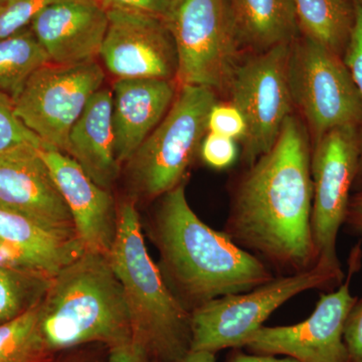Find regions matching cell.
<instances>
[{
  "label": "cell",
  "mask_w": 362,
  "mask_h": 362,
  "mask_svg": "<svg viewBox=\"0 0 362 362\" xmlns=\"http://www.w3.org/2000/svg\"><path fill=\"white\" fill-rule=\"evenodd\" d=\"M311 144L303 122L286 119L277 141L240 176L223 232L280 275L313 268Z\"/></svg>",
  "instance_id": "cell-1"
},
{
  "label": "cell",
  "mask_w": 362,
  "mask_h": 362,
  "mask_svg": "<svg viewBox=\"0 0 362 362\" xmlns=\"http://www.w3.org/2000/svg\"><path fill=\"white\" fill-rule=\"evenodd\" d=\"M150 233L160 256L162 277L190 313L276 277L263 261L197 216L188 204L185 182L162 195Z\"/></svg>",
  "instance_id": "cell-2"
},
{
  "label": "cell",
  "mask_w": 362,
  "mask_h": 362,
  "mask_svg": "<svg viewBox=\"0 0 362 362\" xmlns=\"http://www.w3.org/2000/svg\"><path fill=\"white\" fill-rule=\"evenodd\" d=\"M39 324L52 356L95 343L110 349L132 341L125 294L109 256L84 251L64 267L40 301Z\"/></svg>",
  "instance_id": "cell-3"
},
{
  "label": "cell",
  "mask_w": 362,
  "mask_h": 362,
  "mask_svg": "<svg viewBox=\"0 0 362 362\" xmlns=\"http://www.w3.org/2000/svg\"><path fill=\"white\" fill-rule=\"evenodd\" d=\"M109 259L122 284L133 340L157 362H176L192 346V313L176 299L150 257L133 201L118 207Z\"/></svg>",
  "instance_id": "cell-4"
},
{
  "label": "cell",
  "mask_w": 362,
  "mask_h": 362,
  "mask_svg": "<svg viewBox=\"0 0 362 362\" xmlns=\"http://www.w3.org/2000/svg\"><path fill=\"white\" fill-rule=\"evenodd\" d=\"M218 101L213 90L183 86L158 126L126 163L135 194L159 199L185 182L207 133L209 111Z\"/></svg>",
  "instance_id": "cell-5"
},
{
  "label": "cell",
  "mask_w": 362,
  "mask_h": 362,
  "mask_svg": "<svg viewBox=\"0 0 362 362\" xmlns=\"http://www.w3.org/2000/svg\"><path fill=\"white\" fill-rule=\"evenodd\" d=\"M344 280L342 269L316 263L313 268L276 276L250 291L218 298L192 312V346L216 354L240 349L264 322L292 298L314 289H333Z\"/></svg>",
  "instance_id": "cell-6"
},
{
  "label": "cell",
  "mask_w": 362,
  "mask_h": 362,
  "mask_svg": "<svg viewBox=\"0 0 362 362\" xmlns=\"http://www.w3.org/2000/svg\"><path fill=\"white\" fill-rule=\"evenodd\" d=\"M288 81L310 144L335 128L361 130V96L342 57L299 35L290 44Z\"/></svg>",
  "instance_id": "cell-7"
},
{
  "label": "cell",
  "mask_w": 362,
  "mask_h": 362,
  "mask_svg": "<svg viewBox=\"0 0 362 362\" xmlns=\"http://www.w3.org/2000/svg\"><path fill=\"white\" fill-rule=\"evenodd\" d=\"M166 23L177 51L178 87L226 97L243 52L225 0H177Z\"/></svg>",
  "instance_id": "cell-8"
},
{
  "label": "cell",
  "mask_w": 362,
  "mask_h": 362,
  "mask_svg": "<svg viewBox=\"0 0 362 362\" xmlns=\"http://www.w3.org/2000/svg\"><path fill=\"white\" fill-rule=\"evenodd\" d=\"M290 44L243 58L228 87L226 101L235 105L246 121V135L240 143L247 166L270 151L294 111L288 81Z\"/></svg>",
  "instance_id": "cell-9"
},
{
  "label": "cell",
  "mask_w": 362,
  "mask_h": 362,
  "mask_svg": "<svg viewBox=\"0 0 362 362\" xmlns=\"http://www.w3.org/2000/svg\"><path fill=\"white\" fill-rule=\"evenodd\" d=\"M361 130L340 127L311 144V230L317 263L342 269L337 238L344 226L352 188L358 171Z\"/></svg>",
  "instance_id": "cell-10"
},
{
  "label": "cell",
  "mask_w": 362,
  "mask_h": 362,
  "mask_svg": "<svg viewBox=\"0 0 362 362\" xmlns=\"http://www.w3.org/2000/svg\"><path fill=\"white\" fill-rule=\"evenodd\" d=\"M104 80V70L95 59L76 65L47 64L14 100L16 114L45 146L66 153L74 124Z\"/></svg>",
  "instance_id": "cell-11"
},
{
  "label": "cell",
  "mask_w": 362,
  "mask_h": 362,
  "mask_svg": "<svg viewBox=\"0 0 362 362\" xmlns=\"http://www.w3.org/2000/svg\"><path fill=\"white\" fill-rule=\"evenodd\" d=\"M358 252L354 251L346 280L335 291L321 295L306 320L276 327L263 325L247 339L245 347L256 354L285 356L299 362H350L344 327L357 301L350 292V282L361 266Z\"/></svg>",
  "instance_id": "cell-12"
},
{
  "label": "cell",
  "mask_w": 362,
  "mask_h": 362,
  "mask_svg": "<svg viewBox=\"0 0 362 362\" xmlns=\"http://www.w3.org/2000/svg\"><path fill=\"white\" fill-rule=\"evenodd\" d=\"M108 16L100 57L112 75L175 81L177 51L165 21L116 9L108 11Z\"/></svg>",
  "instance_id": "cell-13"
},
{
  "label": "cell",
  "mask_w": 362,
  "mask_h": 362,
  "mask_svg": "<svg viewBox=\"0 0 362 362\" xmlns=\"http://www.w3.org/2000/svg\"><path fill=\"white\" fill-rule=\"evenodd\" d=\"M40 150L23 147L0 156V209L30 218L59 237L80 240Z\"/></svg>",
  "instance_id": "cell-14"
},
{
  "label": "cell",
  "mask_w": 362,
  "mask_h": 362,
  "mask_svg": "<svg viewBox=\"0 0 362 362\" xmlns=\"http://www.w3.org/2000/svg\"><path fill=\"white\" fill-rule=\"evenodd\" d=\"M40 153L70 209L85 251L109 256L118 228V207L110 190L96 185L68 154L49 146Z\"/></svg>",
  "instance_id": "cell-15"
},
{
  "label": "cell",
  "mask_w": 362,
  "mask_h": 362,
  "mask_svg": "<svg viewBox=\"0 0 362 362\" xmlns=\"http://www.w3.org/2000/svg\"><path fill=\"white\" fill-rule=\"evenodd\" d=\"M108 25V11L96 0H64L30 26L52 63L76 65L100 56Z\"/></svg>",
  "instance_id": "cell-16"
},
{
  "label": "cell",
  "mask_w": 362,
  "mask_h": 362,
  "mask_svg": "<svg viewBox=\"0 0 362 362\" xmlns=\"http://www.w3.org/2000/svg\"><path fill=\"white\" fill-rule=\"evenodd\" d=\"M175 81L160 78H117L113 84L115 153L127 163L166 115L177 94Z\"/></svg>",
  "instance_id": "cell-17"
},
{
  "label": "cell",
  "mask_w": 362,
  "mask_h": 362,
  "mask_svg": "<svg viewBox=\"0 0 362 362\" xmlns=\"http://www.w3.org/2000/svg\"><path fill=\"white\" fill-rule=\"evenodd\" d=\"M113 94L102 87L97 90L74 124L69 134L66 153L77 162L90 180L111 190L121 170L115 153Z\"/></svg>",
  "instance_id": "cell-18"
},
{
  "label": "cell",
  "mask_w": 362,
  "mask_h": 362,
  "mask_svg": "<svg viewBox=\"0 0 362 362\" xmlns=\"http://www.w3.org/2000/svg\"><path fill=\"white\" fill-rule=\"evenodd\" d=\"M243 54H259L299 35L292 0H225Z\"/></svg>",
  "instance_id": "cell-19"
},
{
  "label": "cell",
  "mask_w": 362,
  "mask_h": 362,
  "mask_svg": "<svg viewBox=\"0 0 362 362\" xmlns=\"http://www.w3.org/2000/svg\"><path fill=\"white\" fill-rule=\"evenodd\" d=\"M0 240L18 252L32 273L51 279L85 251L80 240L59 237L30 218L2 209Z\"/></svg>",
  "instance_id": "cell-20"
},
{
  "label": "cell",
  "mask_w": 362,
  "mask_h": 362,
  "mask_svg": "<svg viewBox=\"0 0 362 362\" xmlns=\"http://www.w3.org/2000/svg\"><path fill=\"white\" fill-rule=\"evenodd\" d=\"M299 35L344 58L354 25L352 0H292Z\"/></svg>",
  "instance_id": "cell-21"
},
{
  "label": "cell",
  "mask_w": 362,
  "mask_h": 362,
  "mask_svg": "<svg viewBox=\"0 0 362 362\" xmlns=\"http://www.w3.org/2000/svg\"><path fill=\"white\" fill-rule=\"evenodd\" d=\"M52 63L30 26L0 40V92L16 99L28 78Z\"/></svg>",
  "instance_id": "cell-22"
},
{
  "label": "cell",
  "mask_w": 362,
  "mask_h": 362,
  "mask_svg": "<svg viewBox=\"0 0 362 362\" xmlns=\"http://www.w3.org/2000/svg\"><path fill=\"white\" fill-rule=\"evenodd\" d=\"M40 301L13 320L0 324V362H49L56 356L40 334Z\"/></svg>",
  "instance_id": "cell-23"
},
{
  "label": "cell",
  "mask_w": 362,
  "mask_h": 362,
  "mask_svg": "<svg viewBox=\"0 0 362 362\" xmlns=\"http://www.w3.org/2000/svg\"><path fill=\"white\" fill-rule=\"evenodd\" d=\"M52 279L0 266V324L13 320L39 303Z\"/></svg>",
  "instance_id": "cell-24"
},
{
  "label": "cell",
  "mask_w": 362,
  "mask_h": 362,
  "mask_svg": "<svg viewBox=\"0 0 362 362\" xmlns=\"http://www.w3.org/2000/svg\"><path fill=\"white\" fill-rule=\"evenodd\" d=\"M23 147L42 149L45 144L16 115L13 100L0 92V156Z\"/></svg>",
  "instance_id": "cell-25"
},
{
  "label": "cell",
  "mask_w": 362,
  "mask_h": 362,
  "mask_svg": "<svg viewBox=\"0 0 362 362\" xmlns=\"http://www.w3.org/2000/svg\"><path fill=\"white\" fill-rule=\"evenodd\" d=\"M64 0H6L0 6V40L30 25L35 16Z\"/></svg>",
  "instance_id": "cell-26"
},
{
  "label": "cell",
  "mask_w": 362,
  "mask_h": 362,
  "mask_svg": "<svg viewBox=\"0 0 362 362\" xmlns=\"http://www.w3.org/2000/svg\"><path fill=\"white\" fill-rule=\"evenodd\" d=\"M354 6V25L352 28L349 47L344 54V62L349 66L350 74L354 78L362 103V0H352ZM362 190V126H361V152L359 159L358 171L354 181L352 194Z\"/></svg>",
  "instance_id": "cell-27"
},
{
  "label": "cell",
  "mask_w": 362,
  "mask_h": 362,
  "mask_svg": "<svg viewBox=\"0 0 362 362\" xmlns=\"http://www.w3.org/2000/svg\"><path fill=\"white\" fill-rule=\"evenodd\" d=\"M246 121L239 109L230 102L218 100L211 109L207 118V132L233 138L242 142L246 135Z\"/></svg>",
  "instance_id": "cell-28"
},
{
  "label": "cell",
  "mask_w": 362,
  "mask_h": 362,
  "mask_svg": "<svg viewBox=\"0 0 362 362\" xmlns=\"http://www.w3.org/2000/svg\"><path fill=\"white\" fill-rule=\"evenodd\" d=\"M199 156L209 168L218 170L230 168L237 159V141L233 138L207 132L202 140Z\"/></svg>",
  "instance_id": "cell-29"
},
{
  "label": "cell",
  "mask_w": 362,
  "mask_h": 362,
  "mask_svg": "<svg viewBox=\"0 0 362 362\" xmlns=\"http://www.w3.org/2000/svg\"><path fill=\"white\" fill-rule=\"evenodd\" d=\"M107 11H132L168 21L177 0H96Z\"/></svg>",
  "instance_id": "cell-30"
},
{
  "label": "cell",
  "mask_w": 362,
  "mask_h": 362,
  "mask_svg": "<svg viewBox=\"0 0 362 362\" xmlns=\"http://www.w3.org/2000/svg\"><path fill=\"white\" fill-rule=\"evenodd\" d=\"M344 341L350 362H362V298L350 310L344 327Z\"/></svg>",
  "instance_id": "cell-31"
},
{
  "label": "cell",
  "mask_w": 362,
  "mask_h": 362,
  "mask_svg": "<svg viewBox=\"0 0 362 362\" xmlns=\"http://www.w3.org/2000/svg\"><path fill=\"white\" fill-rule=\"evenodd\" d=\"M107 362H153V359L142 345L132 340L109 349Z\"/></svg>",
  "instance_id": "cell-32"
},
{
  "label": "cell",
  "mask_w": 362,
  "mask_h": 362,
  "mask_svg": "<svg viewBox=\"0 0 362 362\" xmlns=\"http://www.w3.org/2000/svg\"><path fill=\"white\" fill-rule=\"evenodd\" d=\"M344 225L351 232L362 233V190L350 197Z\"/></svg>",
  "instance_id": "cell-33"
},
{
  "label": "cell",
  "mask_w": 362,
  "mask_h": 362,
  "mask_svg": "<svg viewBox=\"0 0 362 362\" xmlns=\"http://www.w3.org/2000/svg\"><path fill=\"white\" fill-rule=\"evenodd\" d=\"M226 362H299L291 358V357H285V358H277L274 356H264V354H243V352H233L232 356L228 357Z\"/></svg>",
  "instance_id": "cell-34"
},
{
  "label": "cell",
  "mask_w": 362,
  "mask_h": 362,
  "mask_svg": "<svg viewBox=\"0 0 362 362\" xmlns=\"http://www.w3.org/2000/svg\"><path fill=\"white\" fill-rule=\"evenodd\" d=\"M176 362H216V354L202 350H189Z\"/></svg>",
  "instance_id": "cell-35"
},
{
  "label": "cell",
  "mask_w": 362,
  "mask_h": 362,
  "mask_svg": "<svg viewBox=\"0 0 362 362\" xmlns=\"http://www.w3.org/2000/svg\"><path fill=\"white\" fill-rule=\"evenodd\" d=\"M58 362H100V361H98L97 358H94V357L73 356Z\"/></svg>",
  "instance_id": "cell-36"
},
{
  "label": "cell",
  "mask_w": 362,
  "mask_h": 362,
  "mask_svg": "<svg viewBox=\"0 0 362 362\" xmlns=\"http://www.w3.org/2000/svg\"><path fill=\"white\" fill-rule=\"evenodd\" d=\"M4 1H6V0H0V6H1L2 4H4Z\"/></svg>",
  "instance_id": "cell-37"
},
{
  "label": "cell",
  "mask_w": 362,
  "mask_h": 362,
  "mask_svg": "<svg viewBox=\"0 0 362 362\" xmlns=\"http://www.w3.org/2000/svg\"><path fill=\"white\" fill-rule=\"evenodd\" d=\"M153 362H157V361H153Z\"/></svg>",
  "instance_id": "cell-38"
}]
</instances>
